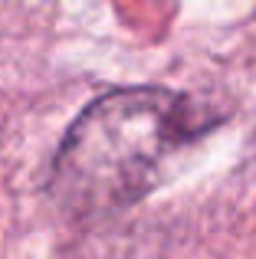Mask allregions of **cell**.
Here are the masks:
<instances>
[{"mask_svg":"<svg viewBox=\"0 0 256 259\" xmlns=\"http://www.w3.org/2000/svg\"><path fill=\"white\" fill-rule=\"evenodd\" d=\"M217 125L187 95L125 85L92 99L76 115L50 164L53 203L72 220H102L138 203L171 154Z\"/></svg>","mask_w":256,"mask_h":259,"instance_id":"cell-1","label":"cell"}]
</instances>
